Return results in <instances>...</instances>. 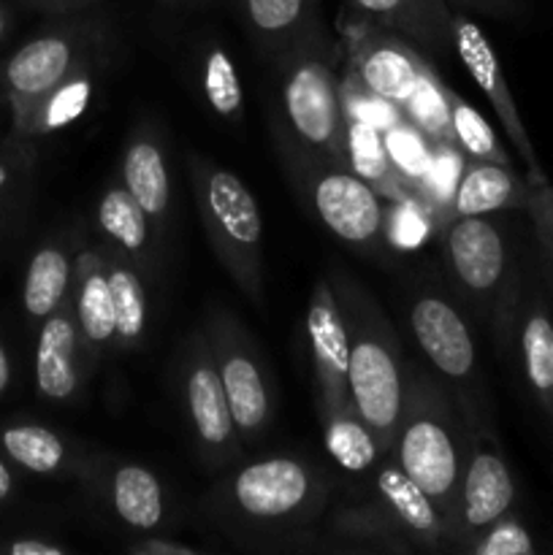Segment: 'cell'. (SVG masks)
Returning <instances> with one entry per match:
<instances>
[{
	"mask_svg": "<svg viewBox=\"0 0 553 555\" xmlns=\"http://www.w3.org/2000/svg\"><path fill=\"white\" fill-rule=\"evenodd\" d=\"M466 437L470 428L448 388L434 374L410 372L390 455L426 491L437 513L442 515L450 547L459 513Z\"/></svg>",
	"mask_w": 553,
	"mask_h": 555,
	"instance_id": "cell-2",
	"label": "cell"
},
{
	"mask_svg": "<svg viewBox=\"0 0 553 555\" xmlns=\"http://www.w3.org/2000/svg\"><path fill=\"white\" fill-rule=\"evenodd\" d=\"M16 466L0 453V507L9 502H14L16 491H20V480H16Z\"/></svg>",
	"mask_w": 553,
	"mask_h": 555,
	"instance_id": "cell-41",
	"label": "cell"
},
{
	"mask_svg": "<svg viewBox=\"0 0 553 555\" xmlns=\"http://www.w3.org/2000/svg\"><path fill=\"white\" fill-rule=\"evenodd\" d=\"M287 152L291 160L301 163V168L293 166L298 168V193L325 231L356 249H377L385 242L388 198L342 163L309 155L298 146Z\"/></svg>",
	"mask_w": 553,
	"mask_h": 555,
	"instance_id": "cell-8",
	"label": "cell"
},
{
	"mask_svg": "<svg viewBox=\"0 0 553 555\" xmlns=\"http://www.w3.org/2000/svg\"><path fill=\"white\" fill-rule=\"evenodd\" d=\"M345 49L347 79L399 112L434 68L432 60H426V54L407 38L363 16L345 27Z\"/></svg>",
	"mask_w": 553,
	"mask_h": 555,
	"instance_id": "cell-13",
	"label": "cell"
},
{
	"mask_svg": "<svg viewBox=\"0 0 553 555\" xmlns=\"http://www.w3.org/2000/svg\"><path fill=\"white\" fill-rule=\"evenodd\" d=\"M68 545L57 540H49V537L38 534H25L14 537V540L0 542V555H70Z\"/></svg>",
	"mask_w": 553,
	"mask_h": 555,
	"instance_id": "cell-40",
	"label": "cell"
},
{
	"mask_svg": "<svg viewBox=\"0 0 553 555\" xmlns=\"http://www.w3.org/2000/svg\"><path fill=\"white\" fill-rule=\"evenodd\" d=\"M331 537L334 545L331 551H380V553H404L412 551V542L407 540L404 531L399 529L388 509L374 499L363 507L342 509L331 520Z\"/></svg>",
	"mask_w": 553,
	"mask_h": 555,
	"instance_id": "cell-31",
	"label": "cell"
},
{
	"mask_svg": "<svg viewBox=\"0 0 553 555\" xmlns=\"http://www.w3.org/2000/svg\"><path fill=\"white\" fill-rule=\"evenodd\" d=\"M459 3L477 11H488L493 16H515L520 9L518 0H459Z\"/></svg>",
	"mask_w": 553,
	"mask_h": 555,
	"instance_id": "cell-42",
	"label": "cell"
},
{
	"mask_svg": "<svg viewBox=\"0 0 553 555\" xmlns=\"http://www.w3.org/2000/svg\"><path fill=\"white\" fill-rule=\"evenodd\" d=\"M331 480L301 455H266L228 472L209 493V515L249 537H293L323 518Z\"/></svg>",
	"mask_w": 553,
	"mask_h": 555,
	"instance_id": "cell-1",
	"label": "cell"
},
{
	"mask_svg": "<svg viewBox=\"0 0 553 555\" xmlns=\"http://www.w3.org/2000/svg\"><path fill=\"white\" fill-rule=\"evenodd\" d=\"M103 263H106L108 287L114 301V323H117V350H136L144 345L150 331V293L144 287V271L114 247L101 242Z\"/></svg>",
	"mask_w": 553,
	"mask_h": 555,
	"instance_id": "cell-29",
	"label": "cell"
},
{
	"mask_svg": "<svg viewBox=\"0 0 553 555\" xmlns=\"http://www.w3.org/2000/svg\"><path fill=\"white\" fill-rule=\"evenodd\" d=\"M36 168V144L5 133L0 139V220L16 206Z\"/></svg>",
	"mask_w": 553,
	"mask_h": 555,
	"instance_id": "cell-36",
	"label": "cell"
},
{
	"mask_svg": "<svg viewBox=\"0 0 553 555\" xmlns=\"http://www.w3.org/2000/svg\"><path fill=\"white\" fill-rule=\"evenodd\" d=\"M249 30L266 47L291 49L298 38L314 30L312 0H236Z\"/></svg>",
	"mask_w": 553,
	"mask_h": 555,
	"instance_id": "cell-32",
	"label": "cell"
},
{
	"mask_svg": "<svg viewBox=\"0 0 553 555\" xmlns=\"http://www.w3.org/2000/svg\"><path fill=\"white\" fill-rule=\"evenodd\" d=\"M98 68H101V52L90 54L47 95L38 98L16 122L9 125V135L38 144L47 135H54L79 122L90 108L92 98H95Z\"/></svg>",
	"mask_w": 553,
	"mask_h": 555,
	"instance_id": "cell-21",
	"label": "cell"
},
{
	"mask_svg": "<svg viewBox=\"0 0 553 555\" xmlns=\"http://www.w3.org/2000/svg\"><path fill=\"white\" fill-rule=\"evenodd\" d=\"M85 482L125 529L136 534H155L166 524V488L150 466L98 453Z\"/></svg>",
	"mask_w": 553,
	"mask_h": 555,
	"instance_id": "cell-15",
	"label": "cell"
},
{
	"mask_svg": "<svg viewBox=\"0 0 553 555\" xmlns=\"http://www.w3.org/2000/svg\"><path fill=\"white\" fill-rule=\"evenodd\" d=\"M198 87L206 106L226 122H242L244 90L242 79L228 49L217 41H206L198 54Z\"/></svg>",
	"mask_w": 553,
	"mask_h": 555,
	"instance_id": "cell-33",
	"label": "cell"
},
{
	"mask_svg": "<svg viewBox=\"0 0 553 555\" xmlns=\"http://www.w3.org/2000/svg\"><path fill=\"white\" fill-rule=\"evenodd\" d=\"M25 3L43 11H76L85 9V5H92L95 0H25Z\"/></svg>",
	"mask_w": 553,
	"mask_h": 555,
	"instance_id": "cell-44",
	"label": "cell"
},
{
	"mask_svg": "<svg viewBox=\"0 0 553 555\" xmlns=\"http://www.w3.org/2000/svg\"><path fill=\"white\" fill-rule=\"evenodd\" d=\"M95 231L103 244L128 255L141 271L155 266L157 231L123 182H108L95 204Z\"/></svg>",
	"mask_w": 553,
	"mask_h": 555,
	"instance_id": "cell-27",
	"label": "cell"
},
{
	"mask_svg": "<svg viewBox=\"0 0 553 555\" xmlns=\"http://www.w3.org/2000/svg\"><path fill=\"white\" fill-rule=\"evenodd\" d=\"M318 30L291 47L282 70V119L287 144L345 166V101L334 57Z\"/></svg>",
	"mask_w": 553,
	"mask_h": 555,
	"instance_id": "cell-6",
	"label": "cell"
},
{
	"mask_svg": "<svg viewBox=\"0 0 553 555\" xmlns=\"http://www.w3.org/2000/svg\"><path fill=\"white\" fill-rule=\"evenodd\" d=\"M68 304L76 318V325H79L81 341H85L92 361H98L106 352L117 350L114 301L101 244H87V247H81L76 253Z\"/></svg>",
	"mask_w": 553,
	"mask_h": 555,
	"instance_id": "cell-20",
	"label": "cell"
},
{
	"mask_svg": "<svg viewBox=\"0 0 553 555\" xmlns=\"http://www.w3.org/2000/svg\"><path fill=\"white\" fill-rule=\"evenodd\" d=\"M345 166L352 173L372 184L383 198L404 201L410 198V188L401 173L396 171L390 157L388 141H385L383 125L361 114L358 108L345 103Z\"/></svg>",
	"mask_w": 553,
	"mask_h": 555,
	"instance_id": "cell-28",
	"label": "cell"
},
{
	"mask_svg": "<svg viewBox=\"0 0 553 555\" xmlns=\"http://www.w3.org/2000/svg\"><path fill=\"white\" fill-rule=\"evenodd\" d=\"M125 553L133 555H204L206 551L198 545H190V542L168 540L160 531L155 534H139V540L128 542L125 545Z\"/></svg>",
	"mask_w": 553,
	"mask_h": 555,
	"instance_id": "cell-39",
	"label": "cell"
},
{
	"mask_svg": "<svg viewBox=\"0 0 553 555\" xmlns=\"http://www.w3.org/2000/svg\"><path fill=\"white\" fill-rule=\"evenodd\" d=\"M331 285L347 325V393L363 423L390 453L410 379L399 334L352 276L336 274Z\"/></svg>",
	"mask_w": 553,
	"mask_h": 555,
	"instance_id": "cell-3",
	"label": "cell"
},
{
	"mask_svg": "<svg viewBox=\"0 0 553 555\" xmlns=\"http://www.w3.org/2000/svg\"><path fill=\"white\" fill-rule=\"evenodd\" d=\"M513 336L526 390L553 423V312L540 291L520 296Z\"/></svg>",
	"mask_w": 553,
	"mask_h": 555,
	"instance_id": "cell-23",
	"label": "cell"
},
{
	"mask_svg": "<svg viewBox=\"0 0 553 555\" xmlns=\"http://www.w3.org/2000/svg\"><path fill=\"white\" fill-rule=\"evenodd\" d=\"M526 195L529 179L520 177L513 166L466 160L445 206L442 222L453 217H491L497 211L524 209Z\"/></svg>",
	"mask_w": 553,
	"mask_h": 555,
	"instance_id": "cell-24",
	"label": "cell"
},
{
	"mask_svg": "<svg viewBox=\"0 0 553 555\" xmlns=\"http://www.w3.org/2000/svg\"><path fill=\"white\" fill-rule=\"evenodd\" d=\"M204 334L215 352V366L231 406L242 444H255L274 417V388L260 363L249 331L226 309H215L204 320Z\"/></svg>",
	"mask_w": 553,
	"mask_h": 555,
	"instance_id": "cell-10",
	"label": "cell"
},
{
	"mask_svg": "<svg viewBox=\"0 0 553 555\" xmlns=\"http://www.w3.org/2000/svg\"><path fill=\"white\" fill-rule=\"evenodd\" d=\"M407 320L417 350L453 396L466 426L491 421L475 336L455 304L437 291H423L410 301Z\"/></svg>",
	"mask_w": 553,
	"mask_h": 555,
	"instance_id": "cell-7",
	"label": "cell"
},
{
	"mask_svg": "<svg viewBox=\"0 0 553 555\" xmlns=\"http://www.w3.org/2000/svg\"><path fill=\"white\" fill-rule=\"evenodd\" d=\"M92 363L95 361L81 341L70 304L38 323L36 352H33V383L38 399L54 406L74 404L85 390Z\"/></svg>",
	"mask_w": 553,
	"mask_h": 555,
	"instance_id": "cell-16",
	"label": "cell"
},
{
	"mask_svg": "<svg viewBox=\"0 0 553 555\" xmlns=\"http://www.w3.org/2000/svg\"><path fill=\"white\" fill-rule=\"evenodd\" d=\"M11 388H14V358H11V350L5 347V341L0 339V399Z\"/></svg>",
	"mask_w": 553,
	"mask_h": 555,
	"instance_id": "cell-43",
	"label": "cell"
},
{
	"mask_svg": "<svg viewBox=\"0 0 553 555\" xmlns=\"http://www.w3.org/2000/svg\"><path fill=\"white\" fill-rule=\"evenodd\" d=\"M195 204L211 253L249 301H263V220L255 195L228 168L190 155Z\"/></svg>",
	"mask_w": 553,
	"mask_h": 555,
	"instance_id": "cell-5",
	"label": "cell"
},
{
	"mask_svg": "<svg viewBox=\"0 0 553 555\" xmlns=\"http://www.w3.org/2000/svg\"><path fill=\"white\" fill-rule=\"evenodd\" d=\"M407 119L432 141L434 146H453V130H450L448 112V85L439 79L437 70H428L407 106L401 108Z\"/></svg>",
	"mask_w": 553,
	"mask_h": 555,
	"instance_id": "cell-35",
	"label": "cell"
},
{
	"mask_svg": "<svg viewBox=\"0 0 553 555\" xmlns=\"http://www.w3.org/2000/svg\"><path fill=\"white\" fill-rule=\"evenodd\" d=\"M524 211L531 217L537 242H540L548 263L553 266V184L551 182H540V184L529 182V195H526Z\"/></svg>",
	"mask_w": 553,
	"mask_h": 555,
	"instance_id": "cell-38",
	"label": "cell"
},
{
	"mask_svg": "<svg viewBox=\"0 0 553 555\" xmlns=\"http://www.w3.org/2000/svg\"><path fill=\"white\" fill-rule=\"evenodd\" d=\"M453 52L455 57L461 60V65L466 68V74H470L472 79H475V85L480 87L486 101L491 103L493 114H497V119L502 122L510 144L515 146V155L524 160L526 179H529L531 184L548 182L545 171H542L540 160H537L535 144H531L518 106H515V98L513 92H510L507 79H504L497 49L491 47V41H488L486 33L480 30V25L464 14H453Z\"/></svg>",
	"mask_w": 553,
	"mask_h": 555,
	"instance_id": "cell-14",
	"label": "cell"
},
{
	"mask_svg": "<svg viewBox=\"0 0 553 555\" xmlns=\"http://www.w3.org/2000/svg\"><path fill=\"white\" fill-rule=\"evenodd\" d=\"M448 112L450 130H453V146L461 150L466 160H488L499 163V166H513L507 150L502 146L499 135L493 133L491 122L466 98H461L453 87H448Z\"/></svg>",
	"mask_w": 553,
	"mask_h": 555,
	"instance_id": "cell-34",
	"label": "cell"
},
{
	"mask_svg": "<svg viewBox=\"0 0 553 555\" xmlns=\"http://www.w3.org/2000/svg\"><path fill=\"white\" fill-rule=\"evenodd\" d=\"M9 33H11V11L0 3V43L9 38Z\"/></svg>",
	"mask_w": 553,
	"mask_h": 555,
	"instance_id": "cell-45",
	"label": "cell"
},
{
	"mask_svg": "<svg viewBox=\"0 0 553 555\" xmlns=\"http://www.w3.org/2000/svg\"><path fill=\"white\" fill-rule=\"evenodd\" d=\"M5 133H9V112L0 108V139H5Z\"/></svg>",
	"mask_w": 553,
	"mask_h": 555,
	"instance_id": "cell-46",
	"label": "cell"
},
{
	"mask_svg": "<svg viewBox=\"0 0 553 555\" xmlns=\"http://www.w3.org/2000/svg\"><path fill=\"white\" fill-rule=\"evenodd\" d=\"M466 428H470V437H466L459 513H455L453 547H450V551L461 553L488 526L513 513L515 502H518V486H515L513 469L504 459L491 421Z\"/></svg>",
	"mask_w": 553,
	"mask_h": 555,
	"instance_id": "cell-12",
	"label": "cell"
},
{
	"mask_svg": "<svg viewBox=\"0 0 553 555\" xmlns=\"http://www.w3.org/2000/svg\"><path fill=\"white\" fill-rule=\"evenodd\" d=\"M307 345L312 358L318 415L336 410L347 393V325L331 280H318L307 304Z\"/></svg>",
	"mask_w": 553,
	"mask_h": 555,
	"instance_id": "cell-17",
	"label": "cell"
},
{
	"mask_svg": "<svg viewBox=\"0 0 553 555\" xmlns=\"http://www.w3.org/2000/svg\"><path fill=\"white\" fill-rule=\"evenodd\" d=\"M439 255L459 296L486 318L499 345H507L520 304V274L504 228L491 217L439 222Z\"/></svg>",
	"mask_w": 553,
	"mask_h": 555,
	"instance_id": "cell-4",
	"label": "cell"
},
{
	"mask_svg": "<svg viewBox=\"0 0 553 555\" xmlns=\"http://www.w3.org/2000/svg\"><path fill=\"white\" fill-rule=\"evenodd\" d=\"M74 242L65 233L49 236L33 249L22 280V312L30 325H38L49 314L65 307L74 282Z\"/></svg>",
	"mask_w": 553,
	"mask_h": 555,
	"instance_id": "cell-26",
	"label": "cell"
},
{
	"mask_svg": "<svg viewBox=\"0 0 553 555\" xmlns=\"http://www.w3.org/2000/svg\"><path fill=\"white\" fill-rule=\"evenodd\" d=\"M0 453L27 475L76 477V480H85L98 455L95 450H87L63 431L25 417L0 426Z\"/></svg>",
	"mask_w": 553,
	"mask_h": 555,
	"instance_id": "cell-18",
	"label": "cell"
},
{
	"mask_svg": "<svg viewBox=\"0 0 553 555\" xmlns=\"http://www.w3.org/2000/svg\"><path fill=\"white\" fill-rule=\"evenodd\" d=\"M470 555H535L540 553L535 534L529 526L515 513H507L497 524L488 526L483 534H477L470 545L464 547Z\"/></svg>",
	"mask_w": 553,
	"mask_h": 555,
	"instance_id": "cell-37",
	"label": "cell"
},
{
	"mask_svg": "<svg viewBox=\"0 0 553 555\" xmlns=\"http://www.w3.org/2000/svg\"><path fill=\"white\" fill-rule=\"evenodd\" d=\"M372 475L374 499L388 509V515L399 524L412 547L428 553L450 551V534L442 515L437 513L426 491L396 464L394 455L385 453Z\"/></svg>",
	"mask_w": 553,
	"mask_h": 555,
	"instance_id": "cell-19",
	"label": "cell"
},
{
	"mask_svg": "<svg viewBox=\"0 0 553 555\" xmlns=\"http://www.w3.org/2000/svg\"><path fill=\"white\" fill-rule=\"evenodd\" d=\"M363 20L407 38L426 57L453 49V14L445 0H350Z\"/></svg>",
	"mask_w": 553,
	"mask_h": 555,
	"instance_id": "cell-25",
	"label": "cell"
},
{
	"mask_svg": "<svg viewBox=\"0 0 553 555\" xmlns=\"http://www.w3.org/2000/svg\"><path fill=\"white\" fill-rule=\"evenodd\" d=\"M103 33L92 22H63L41 30L0 60V108L16 122L90 54L101 52Z\"/></svg>",
	"mask_w": 553,
	"mask_h": 555,
	"instance_id": "cell-9",
	"label": "cell"
},
{
	"mask_svg": "<svg viewBox=\"0 0 553 555\" xmlns=\"http://www.w3.org/2000/svg\"><path fill=\"white\" fill-rule=\"evenodd\" d=\"M320 426H323V444L329 459L334 461V466L345 475L352 477H366L372 475L374 466L383 461V455L388 450L380 444V439L374 437L372 428L363 423V417L358 415L352 401H345L336 410L320 415Z\"/></svg>",
	"mask_w": 553,
	"mask_h": 555,
	"instance_id": "cell-30",
	"label": "cell"
},
{
	"mask_svg": "<svg viewBox=\"0 0 553 555\" xmlns=\"http://www.w3.org/2000/svg\"><path fill=\"white\" fill-rule=\"evenodd\" d=\"M119 182L128 188V193L144 209L160 236L166 231L168 211H171V177H168L163 141L150 125H139L128 135L123 160H119Z\"/></svg>",
	"mask_w": 553,
	"mask_h": 555,
	"instance_id": "cell-22",
	"label": "cell"
},
{
	"mask_svg": "<svg viewBox=\"0 0 553 555\" xmlns=\"http://www.w3.org/2000/svg\"><path fill=\"white\" fill-rule=\"evenodd\" d=\"M179 393H182L184 417H188L193 448L201 464L211 472H222L242 459V439L222 390L215 366V352L204 328L184 341L179 361Z\"/></svg>",
	"mask_w": 553,
	"mask_h": 555,
	"instance_id": "cell-11",
	"label": "cell"
}]
</instances>
